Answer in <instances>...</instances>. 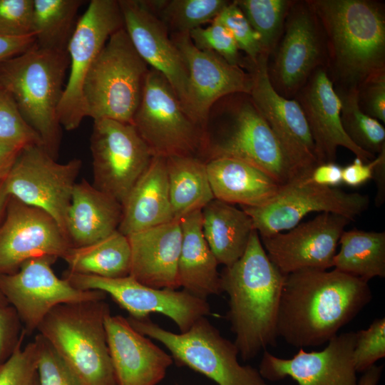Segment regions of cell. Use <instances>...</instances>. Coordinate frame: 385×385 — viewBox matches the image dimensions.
Instances as JSON below:
<instances>
[{"label": "cell", "instance_id": "obj_1", "mask_svg": "<svg viewBox=\"0 0 385 385\" xmlns=\"http://www.w3.org/2000/svg\"><path fill=\"white\" fill-rule=\"evenodd\" d=\"M368 282L336 269H304L285 275L277 331L304 349L327 343L371 300Z\"/></svg>", "mask_w": 385, "mask_h": 385}, {"label": "cell", "instance_id": "obj_2", "mask_svg": "<svg viewBox=\"0 0 385 385\" xmlns=\"http://www.w3.org/2000/svg\"><path fill=\"white\" fill-rule=\"evenodd\" d=\"M326 42L334 88L359 89L385 72V9L374 0H308Z\"/></svg>", "mask_w": 385, "mask_h": 385}, {"label": "cell", "instance_id": "obj_3", "mask_svg": "<svg viewBox=\"0 0 385 385\" xmlns=\"http://www.w3.org/2000/svg\"><path fill=\"white\" fill-rule=\"evenodd\" d=\"M229 297L227 319L244 361L253 359L278 337L277 314L285 275L269 259L254 230L242 256L220 274Z\"/></svg>", "mask_w": 385, "mask_h": 385}, {"label": "cell", "instance_id": "obj_4", "mask_svg": "<svg viewBox=\"0 0 385 385\" xmlns=\"http://www.w3.org/2000/svg\"><path fill=\"white\" fill-rule=\"evenodd\" d=\"M69 63L67 51L44 49L36 43L0 63V86L12 97L23 118L55 160L62 133L58 109Z\"/></svg>", "mask_w": 385, "mask_h": 385}, {"label": "cell", "instance_id": "obj_5", "mask_svg": "<svg viewBox=\"0 0 385 385\" xmlns=\"http://www.w3.org/2000/svg\"><path fill=\"white\" fill-rule=\"evenodd\" d=\"M105 299L62 304L37 332L86 385H117L105 328Z\"/></svg>", "mask_w": 385, "mask_h": 385}, {"label": "cell", "instance_id": "obj_6", "mask_svg": "<svg viewBox=\"0 0 385 385\" xmlns=\"http://www.w3.org/2000/svg\"><path fill=\"white\" fill-rule=\"evenodd\" d=\"M148 71L125 29L113 33L85 78L86 117L132 124Z\"/></svg>", "mask_w": 385, "mask_h": 385}, {"label": "cell", "instance_id": "obj_7", "mask_svg": "<svg viewBox=\"0 0 385 385\" xmlns=\"http://www.w3.org/2000/svg\"><path fill=\"white\" fill-rule=\"evenodd\" d=\"M127 319L136 331L165 346L178 364L218 385H267L257 369L239 363L235 343L223 337L206 317L180 334L168 331L148 318Z\"/></svg>", "mask_w": 385, "mask_h": 385}, {"label": "cell", "instance_id": "obj_8", "mask_svg": "<svg viewBox=\"0 0 385 385\" xmlns=\"http://www.w3.org/2000/svg\"><path fill=\"white\" fill-rule=\"evenodd\" d=\"M217 136L205 152L208 160L229 158L249 163L281 185L296 178L278 140L250 94L227 96Z\"/></svg>", "mask_w": 385, "mask_h": 385}, {"label": "cell", "instance_id": "obj_9", "mask_svg": "<svg viewBox=\"0 0 385 385\" xmlns=\"http://www.w3.org/2000/svg\"><path fill=\"white\" fill-rule=\"evenodd\" d=\"M132 125L154 156H196L208 138L189 117L166 78L149 69Z\"/></svg>", "mask_w": 385, "mask_h": 385}, {"label": "cell", "instance_id": "obj_10", "mask_svg": "<svg viewBox=\"0 0 385 385\" xmlns=\"http://www.w3.org/2000/svg\"><path fill=\"white\" fill-rule=\"evenodd\" d=\"M81 166L80 159L59 163L43 145H28L18 155L4 185L9 196L51 215L66 235L67 212Z\"/></svg>", "mask_w": 385, "mask_h": 385}, {"label": "cell", "instance_id": "obj_11", "mask_svg": "<svg viewBox=\"0 0 385 385\" xmlns=\"http://www.w3.org/2000/svg\"><path fill=\"white\" fill-rule=\"evenodd\" d=\"M369 205L366 195L349 193L297 178L282 185L276 196L265 205L241 207L251 218L260 237H266L293 228L314 212L338 214L354 221Z\"/></svg>", "mask_w": 385, "mask_h": 385}, {"label": "cell", "instance_id": "obj_12", "mask_svg": "<svg viewBox=\"0 0 385 385\" xmlns=\"http://www.w3.org/2000/svg\"><path fill=\"white\" fill-rule=\"evenodd\" d=\"M123 28L122 14L116 0H91L78 19L69 41V73L58 109L62 128L73 130L86 117L83 88L96 58L115 31Z\"/></svg>", "mask_w": 385, "mask_h": 385}, {"label": "cell", "instance_id": "obj_13", "mask_svg": "<svg viewBox=\"0 0 385 385\" xmlns=\"http://www.w3.org/2000/svg\"><path fill=\"white\" fill-rule=\"evenodd\" d=\"M93 185L121 205L154 155L135 127L111 119L93 120L90 138Z\"/></svg>", "mask_w": 385, "mask_h": 385}, {"label": "cell", "instance_id": "obj_14", "mask_svg": "<svg viewBox=\"0 0 385 385\" xmlns=\"http://www.w3.org/2000/svg\"><path fill=\"white\" fill-rule=\"evenodd\" d=\"M268 73L274 90L292 99L319 68L327 65L325 38L308 0L294 1L282 36L275 48Z\"/></svg>", "mask_w": 385, "mask_h": 385}, {"label": "cell", "instance_id": "obj_15", "mask_svg": "<svg viewBox=\"0 0 385 385\" xmlns=\"http://www.w3.org/2000/svg\"><path fill=\"white\" fill-rule=\"evenodd\" d=\"M56 260L48 256L31 259L16 272L0 274V291L16 312L25 334L36 331L59 304L106 299L102 291L80 289L57 277L51 267Z\"/></svg>", "mask_w": 385, "mask_h": 385}, {"label": "cell", "instance_id": "obj_16", "mask_svg": "<svg viewBox=\"0 0 385 385\" xmlns=\"http://www.w3.org/2000/svg\"><path fill=\"white\" fill-rule=\"evenodd\" d=\"M63 278L76 288L99 290L109 294L130 317L140 319L148 318L150 314L165 315L175 323L181 332L187 331L200 318L210 314L206 299L183 289L152 287L130 275L106 278L67 271Z\"/></svg>", "mask_w": 385, "mask_h": 385}, {"label": "cell", "instance_id": "obj_17", "mask_svg": "<svg viewBox=\"0 0 385 385\" xmlns=\"http://www.w3.org/2000/svg\"><path fill=\"white\" fill-rule=\"evenodd\" d=\"M270 56L262 53L249 68L253 83L250 96L278 140L296 178H304L319 164L305 115L298 102L279 95L269 73Z\"/></svg>", "mask_w": 385, "mask_h": 385}, {"label": "cell", "instance_id": "obj_18", "mask_svg": "<svg viewBox=\"0 0 385 385\" xmlns=\"http://www.w3.org/2000/svg\"><path fill=\"white\" fill-rule=\"evenodd\" d=\"M171 39L180 52L188 73L185 110L206 133L214 103L234 93L250 94L253 83L252 74L213 51L197 48L189 33H173Z\"/></svg>", "mask_w": 385, "mask_h": 385}, {"label": "cell", "instance_id": "obj_19", "mask_svg": "<svg viewBox=\"0 0 385 385\" xmlns=\"http://www.w3.org/2000/svg\"><path fill=\"white\" fill-rule=\"evenodd\" d=\"M0 225V274L18 271L26 261L44 256L63 258L72 247L46 211L9 197Z\"/></svg>", "mask_w": 385, "mask_h": 385}, {"label": "cell", "instance_id": "obj_20", "mask_svg": "<svg viewBox=\"0 0 385 385\" xmlns=\"http://www.w3.org/2000/svg\"><path fill=\"white\" fill-rule=\"evenodd\" d=\"M350 222L338 214L321 212L286 232L260 237L269 259L284 275L304 269L328 270Z\"/></svg>", "mask_w": 385, "mask_h": 385}, {"label": "cell", "instance_id": "obj_21", "mask_svg": "<svg viewBox=\"0 0 385 385\" xmlns=\"http://www.w3.org/2000/svg\"><path fill=\"white\" fill-rule=\"evenodd\" d=\"M356 332L336 335L321 351L299 349L292 358L265 351L259 372L264 379L277 381L287 376L298 385H357L353 350Z\"/></svg>", "mask_w": 385, "mask_h": 385}, {"label": "cell", "instance_id": "obj_22", "mask_svg": "<svg viewBox=\"0 0 385 385\" xmlns=\"http://www.w3.org/2000/svg\"><path fill=\"white\" fill-rule=\"evenodd\" d=\"M125 29L135 51L168 81L185 108L188 73L168 29L145 1L118 0Z\"/></svg>", "mask_w": 385, "mask_h": 385}, {"label": "cell", "instance_id": "obj_23", "mask_svg": "<svg viewBox=\"0 0 385 385\" xmlns=\"http://www.w3.org/2000/svg\"><path fill=\"white\" fill-rule=\"evenodd\" d=\"M307 121L319 164L335 162L339 147L350 150L365 163L376 155L356 146L345 133L341 120V103L327 68H317L294 98Z\"/></svg>", "mask_w": 385, "mask_h": 385}, {"label": "cell", "instance_id": "obj_24", "mask_svg": "<svg viewBox=\"0 0 385 385\" xmlns=\"http://www.w3.org/2000/svg\"><path fill=\"white\" fill-rule=\"evenodd\" d=\"M110 356L117 385H156L173 364L171 355L136 331L127 318H105Z\"/></svg>", "mask_w": 385, "mask_h": 385}, {"label": "cell", "instance_id": "obj_25", "mask_svg": "<svg viewBox=\"0 0 385 385\" xmlns=\"http://www.w3.org/2000/svg\"><path fill=\"white\" fill-rule=\"evenodd\" d=\"M131 250L130 276L158 289H177L178 265L182 244L180 220L127 236Z\"/></svg>", "mask_w": 385, "mask_h": 385}, {"label": "cell", "instance_id": "obj_26", "mask_svg": "<svg viewBox=\"0 0 385 385\" xmlns=\"http://www.w3.org/2000/svg\"><path fill=\"white\" fill-rule=\"evenodd\" d=\"M122 205L83 179L73 187L66 220L72 247L86 246L118 230Z\"/></svg>", "mask_w": 385, "mask_h": 385}, {"label": "cell", "instance_id": "obj_27", "mask_svg": "<svg viewBox=\"0 0 385 385\" xmlns=\"http://www.w3.org/2000/svg\"><path fill=\"white\" fill-rule=\"evenodd\" d=\"M122 207L118 230L126 236L174 220L165 158L153 157Z\"/></svg>", "mask_w": 385, "mask_h": 385}, {"label": "cell", "instance_id": "obj_28", "mask_svg": "<svg viewBox=\"0 0 385 385\" xmlns=\"http://www.w3.org/2000/svg\"><path fill=\"white\" fill-rule=\"evenodd\" d=\"M215 199L245 207H260L278 193L281 185L259 168L229 158L206 162Z\"/></svg>", "mask_w": 385, "mask_h": 385}, {"label": "cell", "instance_id": "obj_29", "mask_svg": "<svg viewBox=\"0 0 385 385\" xmlns=\"http://www.w3.org/2000/svg\"><path fill=\"white\" fill-rule=\"evenodd\" d=\"M180 220L182 244L178 265L179 287L190 294L206 299L222 291L218 262L202 233L201 210Z\"/></svg>", "mask_w": 385, "mask_h": 385}, {"label": "cell", "instance_id": "obj_30", "mask_svg": "<svg viewBox=\"0 0 385 385\" xmlns=\"http://www.w3.org/2000/svg\"><path fill=\"white\" fill-rule=\"evenodd\" d=\"M201 213L203 235L218 263L232 265L245 252L255 230L251 218L242 209L217 199Z\"/></svg>", "mask_w": 385, "mask_h": 385}, {"label": "cell", "instance_id": "obj_31", "mask_svg": "<svg viewBox=\"0 0 385 385\" xmlns=\"http://www.w3.org/2000/svg\"><path fill=\"white\" fill-rule=\"evenodd\" d=\"M169 194L174 220L202 210L215 199L206 162L197 156L166 158Z\"/></svg>", "mask_w": 385, "mask_h": 385}, {"label": "cell", "instance_id": "obj_32", "mask_svg": "<svg viewBox=\"0 0 385 385\" xmlns=\"http://www.w3.org/2000/svg\"><path fill=\"white\" fill-rule=\"evenodd\" d=\"M63 259L71 272L119 278L128 276L131 250L128 238L118 230L92 244L71 247Z\"/></svg>", "mask_w": 385, "mask_h": 385}, {"label": "cell", "instance_id": "obj_33", "mask_svg": "<svg viewBox=\"0 0 385 385\" xmlns=\"http://www.w3.org/2000/svg\"><path fill=\"white\" fill-rule=\"evenodd\" d=\"M339 244L334 269L366 282L385 277V232L344 230Z\"/></svg>", "mask_w": 385, "mask_h": 385}, {"label": "cell", "instance_id": "obj_34", "mask_svg": "<svg viewBox=\"0 0 385 385\" xmlns=\"http://www.w3.org/2000/svg\"><path fill=\"white\" fill-rule=\"evenodd\" d=\"M82 0H34L33 34L37 46L67 51Z\"/></svg>", "mask_w": 385, "mask_h": 385}, {"label": "cell", "instance_id": "obj_35", "mask_svg": "<svg viewBox=\"0 0 385 385\" xmlns=\"http://www.w3.org/2000/svg\"><path fill=\"white\" fill-rule=\"evenodd\" d=\"M335 91L341 103L342 124L348 137L363 150L374 155L379 154L385 148L384 125L360 108L358 89Z\"/></svg>", "mask_w": 385, "mask_h": 385}, {"label": "cell", "instance_id": "obj_36", "mask_svg": "<svg viewBox=\"0 0 385 385\" xmlns=\"http://www.w3.org/2000/svg\"><path fill=\"white\" fill-rule=\"evenodd\" d=\"M292 0H235L250 24L258 34L263 52L270 56L283 34Z\"/></svg>", "mask_w": 385, "mask_h": 385}, {"label": "cell", "instance_id": "obj_37", "mask_svg": "<svg viewBox=\"0 0 385 385\" xmlns=\"http://www.w3.org/2000/svg\"><path fill=\"white\" fill-rule=\"evenodd\" d=\"M225 0L154 1L153 11L173 33H189L213 21L230 3Z\"/></svg>", "mask_w": 385, "mask_h": 385}, {"label": "cell", "instance_id": "obj_38", "mask_svg": "<svg viewBox=\"0 0 385 385\" xmlns=\"http://www.w3.org/2000/svg\"><path fill=\"white\" fill-rule=\"evenodd\" d=\"M194 45L200 50L216 53L232 65L249 69L252 62L242 60L231 31L222 24L213 20L207 27H198L189 32Z\"/></svg>", "mask_w": 385, "mask_h": 385}, {"label": "cell", "instance_id": "obj_39", "mask_svg": "<svg viewBox=\"0 0 385 385\" xmlns=\"http://www.w3.org/2000/svg\"><path fill=\"white\" fill-rule=\"evenodd\" d=\"M20 342L0 365V385H35L37 381L38 346L34 339L24 347Z\"/></svg>", "mask_w": 385, "mask_h": 385}, {"label": "cell", "instance_id": "obj_40", "mask_svg": "<svg viewBox=\"0 0 385 385\" xmlns=\"http://www.w3.org/2000/svg\"><path fill=\"white\" fill-rule=\"evenodd\" d=\"M38 385H86L52 346L38 334Z\"/></svg>", "mask_w": 385, "mask_h": 385}, {"label": "cell", "instance_id": "obj_41", "mask_svg": "<svg viewBox=\"0 0 385 385\" xmlns=\"http://www.w3.org/2000/svg\"><path fill=\"white\" fill-rule=\"evenodd\" d=\"M385 357V318L374 319L366 329L356 332L353 359L356 372H364Z\"/></svg>", "mask_w": 385, "mask_h": 385}, {"label": "cell", "instance_id": "obj_42", "mask_svg": "<svg viewBox=\"0 0 385 385\" xmlns=\"http://www.w3.org/2000/svg\"><path fill=\"white\" fill-rule=\"evenodd\" d=\"M227 27L232 34L240 50L244 51L247 58L255 63L262 51L258 34L235 4L230 2L214 19Z\"/></svg>", "mask_w": 385, "mask_h": 385}, {"label": "cell", "instance_id": "obj_43", "mask_svg": "<svg viewBox=\"0 0 385 385\" xmlns=\"http://www.w3.org/2000/svg\"><path fill=\"white\" fill-rule=\"evenodd\" d=\"M0 139L24 145L39 144L40 138L26 123L10 94L0 86Z\"/></svg>", "mask_w": 385, "mask_h": 385}, {"label": "cell", "instance_id": "obj_44", "mask_svg": "<svg viewBox=\"0 0 385 385\" xmlns=\"http://www.w3.org/2000/svg\"><path fill=\"white\" fill-rule=\"evenodd\" d=\"M33 12L34 0H0V35H34Z\"/></svg>", "mask_w": 385, "mask_h": 385}, {"label": "cell", "instance_id": "obj_45", "mask_svg": "<svg viewBox=\"0 0 385 385\" xmlns=\"http://www.w3.org/2000/svg\"><path fill=\"white\" fill-rule=\"evenodd\" d=\"M358 102L366 114L385 123V72L371 78L359 87Z\"/></svg>", "mask_w": 385, "mask_h": 385}, {"label": "cell", "instance_id": "obj_46", "mask_svg": "<svg viewBox=\"0 0 385 385\" xmlns=\"http://www.w3.org/2000/svg\"><path fill=\"white\" fill-rule=\"evenodd\" d=\"M21 321L10 305L0 307V364L12 354L22 342L24 332H21Z\"/></svg>", "mask_w": 385, "mask_h": 385}, {"label": "cell", "instance_id": "obj_47", "mask_svg": "<svg viewBox=\"0 0 385 385\" xmlns=\"http://www.w3.org/2000/svg\"><path fill=\"white\" fill-rule=\"evenodd\" d=\"M302 178L317 185L335 188L342 183V167L335 162L319 163Z\"/></svg>", "mask_w": 385, "mask_h": 385}, {"label": "cell", "instance_id": "obj_48", "mask_svg": "<svg viewBox=\"0 0 385 385\" xmlns=\"http://www.w3.org/2000/svg\"><path fill=\"white\" fill-rule=\"evenodd\" d=\"M375 158L368 163L356 158L352 163L342 167V183L356 188L371 180L376 163Z\"/></svg>", "mask_w": 385, "mask_h": 385}, {"label": "cell", "instance_id": "obj_49", "mask_svg": "<svg viewBox=\"0 0 385 385\" xmlns=\"http://www.w3.org/2000/svg\"><path fill=\"white\" fill-rule=\"evenodd\" d=\"M35 41L34 35L22 37L0 35V63L25 52Z\"/></svg>", "mask_w": 385, "mask_h": 385}, {"label": "cell", "instance_id": "obj_50", "mask_svg": "<svg viewBox=\"0 0 385 385\" xmlns=\"http://www.w3.org/2000/svg\"><path fill=\"white\" fill-rule=\"evenodd\" d=\"M24 146L19 143L0 139V182L6 179Z\"/></svg>", "mask_w": 385, "mask_h": 385}, {"label": "cell", "instance_id": "obj_51", "mask_svg": "<svg viewBox=\"0 0 385 385\" xmlns=\"http://www.w3.org/2000/svg\"><path fill=\"white\" fill-rule=\"evenodd\" d=\"M375 158L372 180H374L376 188L374 203L379 207L385 201V148Z\"/></svg>", "mask_w": 385, "mask_h": 385}, {"label": "cell", "instance_id": "obj_52", "mask_svg": "<svg viewBox=\"0 0 385 385\" xmlns=\"http://www.w3.org/2000/svg\"><path fill=\"white\" fill-rule=\"evenodd\" d=\"M382 369V366H372L364 372L357 385H377L381 376Z\"/></svg>", "mask_w": 385, "mask_h": 385}, {"label": "cell", "instance_id": "obj_53", "mask_svg": "<svg viewBox=\"0 0 385 385\" xmlns=\"http://www.w3.org/2000/svg\"><path fill=\"white\" fill-rule=\"evenodd\" d=\"M9 197V196L6 193L4 185V180L1 181L0 182V218L1 217V215L4 212ZM9 305V304L7 302L6 298L4 297V295L0 291V307H6Z\"/></svg>", "mask_w": 385, "mask_h": 385}, {"label": "cell", "instance_id": "obj_54", "mask_svg": "<svg viewBox=\"0 0 385 385\" xmlns=\"http://www.w3.org/2000/svg\"><path fill=\"white\" fill-rule=\"evenodd\" d=\"M35 385H38V381H36V384Z\"/></svg>", "mask_w": 385, "mask_h": 385}, {"label": "cell", "instance_id": "obj_55", "mask_svg": "<svg viewBox=\"0 0 385 385\" xmlns=\"http://www.w3.org/2000/svg\"><path fill=\"white\" fill-rule=\"evenodd\" d=\"M1 365V364H0Z\"/></svg>", "mask_w": 385, "mask_h": 385}]
</instances>
